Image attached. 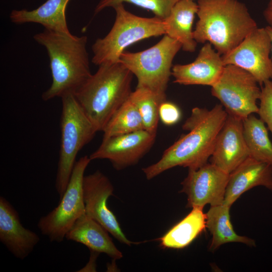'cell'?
Here are the masks:
<instances>
[{"label": "cell", "instance_id": "1", "mask_svg": "<svg viewBox=\"0 0 272 272\" xmlns=\"http://www.w3.org/2000/svg\"><path fill=\"white\" fill-rule=\"evenodd\" d=\"M228 113L222 104L211 109L194 107L182 125V134L163 153L160 159L143 169L147 179L176 166L197 169L208 163Z\"/></svg>", "mask_w": 272, "mask_h": 272}, {"label": "cell", "instance_id": "2", "mask_svg": "<svg viewBox=\"0 0 272 272\" xmlns=\"http://www.w3.org/2000/svg\"><path fill=\"white\" fill-rule=\"evenodd\" d=\"M34 39L48 53L52 83L42 95L44 101L74 93L91 76L87 37L45 29Z\"/></svg>", "mask_w": 272, "mask_h": 272}, {"label": "cell", "instance_id": "3", "mask_svg": "<svg viewBox=\"0 0 272 272\" xmlns=\"http://www.w3.org/2000/svg\"><path fill=\"white\" fill-rule=\"evenodd\" d=\"M197 43H210L223 55L257 27L246 6L238 0H197Z\"/></svg>", "mask_w": 272, "mask_h": 272}, {"label": "cell", "instance_id": "4", "mask_svg": "<svg viewBox=\"0 0 272 272\" xmlns=\"http://www.w3.org/2000/svg\"><path fill=\"white\" fill-rule=\"evenodd\" d=\"M133 74L119 61L102 64L74 93L97 131H103L116 111L128 98Z\"/></svg>", "mask_w": 272, "mask_h": 272}, {"label": "cell", "instance_id": "5", "mask_svg": "<svg viewBox=\"0 0 272 272\" xmlns=\"http://www.w3.org/2000/svg\"><path fill=\"white\" fill-rule=\"evenodd\" d=\"M112 8L115 19L112 28L105 37L98 38L92 47V61L98 66L119 61L125 48L134 43L165 34L162 19L135 15L126 10L123 4Z\"/></svg>", "mask_w": 272, "mask_h": 272}, {"label": "cell", "instance_id": "6", "mask_svg": "<svg viewBox=\"0 0 272 272\" xmlns=\"http://www.w3.org/2000/svg\"><path fill=\"white\" fill-rule=\"evenodd\" d=\"M61 99L60 145L55 183L59 199L67 186L78 153L98 131L73 94Z\"/></svg>", "mask_w": 272, "mask_h": 272}, {"label": "cell", "instance_id": "7", "mask_svg": "<svg viewBox=\"0 0 272 272\" xmlns=\"http://www.w3.org/2000/svg\"><path fill=\"white\" fill-rule=\"evenodd\" d=\"M181 48L179 42L164 35L160 41L147 49L138 52L124 51L119 61L135 76L137 87L148 89L166 99L172 61Z\"/></svg>", "mask_w": 272, "mask_h": 272}, {"label": "cell", "instance_id": "8", "mask_svg": "<svg viewBox=\"0 0 272 272\" xmlns=\"http://www.w3.org/2000/svg\"><path fill=\"white\" fill-rule=\"evenodd\" d=\"M91 161L87 155L76 161L59 204L38 222L42 234L51 242H62L76 221L86 213L83 182L85 170Z\"/></svg>", "mask_w": 272, "mask_h": 272}, {"label": "cell", "instance_id": "9", "mask_svg": "<svg viewBox=\"0 0 272 272\" xmlns=\"http://www.w3.org/2000/svg\"><path fill=\"white\" fill-rule=\"evenodd\" d=\"M255 78L247 71L234 65L228 64L211 88L213 96L221 102L228 114L242 120L257 113L261 90Z\"/></svg>", "mask_w": 272, "mask_h": 272}, {"label": "cell", "instance_id": "10", "mask_svg": "<svg viewBox=\"0 0 272 272\" xmlns=\"http://www.w3.org/2000/svg\"><path fill=\"white\" fill-rule=\"evenodd\" d=\"M271 41L265 28H257L235 48L222 55L225 65L232 64L251 74L261 87L272 79Z\"/></svg>", "mask_w": 272, "mask_h": 272}, {"label": "cell", "instance_id": "11", "mask_svg": "<svg viewBox=\"0 0 272 272\" xmlns=\"http://www.w3.org/2000/svg\"><path fill=\"white\" fill-rule=\"evenodd\" d=\"M229 174L212 163L197 169H188L181 182L180 192L187 195V208H203L223 203Z\"/></svg>", "mask_w": 272, "mask_h": 272}, {"label": "cell", "instance_id": "12", "mask_svg": "<svg viewBox=\"0 0 272 272\" xmlns=\"http://www.w3.org/2000/svg\"><path fill=\"white\" fill-rule=\"evenodd\" d=\"M113 189L108 178L99 170L84 176L83 190L86 214L118 241L130 246L134 243L125 236L116 217L108 208L107 200L112 195Z\"/></svg>", "mask_w": 272, "mask_h": 272}, {"label": "cell", "instance_id": "13", "mask_svg": "<svg viewBox=\"0 0 272 272\" xmlns=\"http://www.w3.org/2000/svg\"><path fill=\"white\" fill-rule=\"evenodd\" d=\"M156 134L145 129L103 138L91 160L107 159L116 170L136 164L153 145Z\"/></svg>", "mask_w": 272, "mask_h": 272}, {"label": "cell", "instance_id": "14", "mask_svg": "<svg viewBox=\"0 0 272 272\" xmlns=\"http://www.w3.org/2000/svg\"><path fill=\"white\" fill-rule=\"evenodd\" d=\"M250 157L243 132V120L228 114L217 136L211 163L228 174Z\"/></svg>", "mask_w": 272, "mask_h": 272}, {"label": "cell", "instance_id": "15", "mask_svg": "<svg viewBox=\"0 0 272 272\" xmlns=\"http://www.w3.org/2000/svg\"><path fill=\"white\" fill-rule=\"evenodd\" d=\"M225 66L222 56L210 43L206 42L194 61L173 65L172 76L174 82L180 85L212 87L220 78Z\"/></svg>", "mask_w": 272, "mask_h": 272}, {"label": "cell", "instance_id": "16", "mask_svg": "<svg viewBox=\"0 0 272 272\" xmlns=\"http://www.w3.org/2000/svg\"><path fill=\"white\" fill-rule=\"evenodd\" d=\"M38 235L25 228L19 214L4 197H0V241L16 258L24 259L39 242Z\"/></svg>", "mask_w": 272, "mask_h": 272}, {"label": "cell", "instance_id": "17", "mask_svg": "<svg viewBox=\"0 0 272 272\" xmlns=\"http://www.w3.org/2000/svg\"><path fill=\"white\" fill-rule=\"evenodd\" d=\"M258 186L272 191V166L249 157L229 174L224 203L231 207L243 193Z\"/></svg>", "mask_w": 272, "mask_h": 272}, {"label": "cell", "instance_id": "18", "mask_svg": "<svg viewBox=\"0 0 272 272\" xmlns=\"http://www.w3.org/2000/svg\"><path fill=\"white\" fill-rule=\"evenodd\" d=\"M108 232L85 213L76 221L65 238L85 245L92 252L105 253L115 260L120 259L122 254L115 246Z\"/></svg>", "mask_w": 272, "mask_h": 272}, {"label": "cell", "instance_id": "19", "mask_svg": "<svg viewBox=\"0 0 272 272\" xmlns=\"http://www.w3.org/2000/svg\"><path fill=\"white\" fill-rule=\"evenodd\" d=\"M70 1L47 0L32 10H13L10 14V19L17 24L35 23L41 24L46 30L71 33L65 16L66 8Z\"/></svg>", "mask_w": 272, "mask_h": 272}, {"label": "cell", "instance_id": "20", "mask_svg": "<svg viewBox=\"0 0 272 272\" xmlns=\"http://www.w3.org/2000/svg\"><path fill=\"white\" fill-rule=\"evenodd\" d=\"M197 11V4L194 1L180 0L164 20L165 35L179 42L185 51L193 52L196 47L192 25Z\"/></svg>", "mask_w": 272, "mask_h": 272}, {"label": "cell", "instance_id": "21", "mask_svg": "<svg viewBox=\"0 0 272 272\" xmlns=\"http://www.w3.org/2000/svg\"><path fill=\"white\" fill-rule=\"evenodd\" d=\"M231 206L224 202L210 206L206 213V228L212 237L209 250L215 251L224 244L231 242L241 243L249 246H255V242L249 237L240 236L234 231L230 220Z\"/></svg>", "mask_w": 272, "mask_h": 272}, {"label": "cell", "instance_id": "22", "mask_svg": "<svg viewBox=\"0 0 272 272\" xmlns=\"http://www.w3.org/2000/svg\"><path fill=\"white\" fill-rule=\"evenodd\" d=\"M181 221L166 233L160 240L164 248L180 249L190 244L206 228L203 209L193 207Z\"/></svg>", "mask_w": 272, "mask_h": 272}, {"label": "cell", "instance_id": "23", "mask_svg": "<svg viewBox=\"0 0 272 272\" xmlns=\"http://www.w3.org/2000/svg\"><path fill=\"white\" fill-rule=\"evenodd\" d=\"M243 132L250 157L272 166V143L264 122L252 114L243 120Z\"/></svg>", "mask_w": 272, "mask_h": 272}, {"label": "cell", "instance_id": "24", "mask_svg": "<svg viewBox=\"0 0 272 272\" xmlns=\"http://www.w3.org/2000/svg\"><path fill=\"white\" fill-rule=\"evenodd\" d=\"M144 129L139 110L128 98L116 111L103 130V138Z\"/></svg>", "mask_w": 272, "mask_h": 272}, {"label": "cell", "instance_id": "25", "mask_svg": "<svg viewBox=\"0 0 272 272\" xmlns=\"http://www.w3.org/2000/svg\"><path fill=\"white\" fill-rule=\"evenodd\" d=\"M129 97L139 110L144 129L156 134L160 120V105L166 99L148 89L137 87L131 92Z\"/></svg>", "mask_w": 272, "mask_h": 272}, {"label": "cell", "instance_id": "26", "mask_svg": "<svg viewBox=\"0 0 272 272\" xmlns=\"http://www.w3.org/2000/svg\"><path fill=\"white\" fill-rule=\"evenodd\" d=\"M180 0H100L94 9L96 15L107 8L124 3L152 12L155 16L164 20L169 15L173 6Z\"/></svg>", "mask_w": 272, "mask_h": 272}, {"label": "cell", "instance_id": "27", "mask_svg": "<svg viewBox=\"0 0 272 272\" xmlns=\"http://www.w3.org/2000/svg\"><path fill=\"white\" fill-rule=\"evenodd\" d=\"M257 114L272 134V81H266L261 86Z\"/></svg>", "mask_w": 272, "mask_h": 272}, {"label": "cell", "instance_id": "28", "mask_svg": "<svg viewBox=\"0 0 272 272\" xmlns=\"http://www.w3.org/2000/svg\"><path fill=\"white\" fill-rule=\"evenodd\" d=\"M159 119L166 125H172L177 123L181 117V112L175 104L165 101L160 105Z\"/></svg>", "mask_w": 272, "mask_h": 272}, {"label": "cell", "instance_id": "29", "mask_svg": "<svg viewBox=\"0 0 272 272\" xmlns=\"http://www.w3.org/2000/svg\"><path fill=\"white\" fill-rule=\"evenodd\" d=\"M265 19L269 24V26L272 28V0H271L263 13Z\"/></svg>", "mask_w": 272, "mask_h": 272}, {"label": "cell", "instance_id": "30", "mask_svg": "<svg viewBox=\"0 0 272 272\" xmlns=\"http://www.w3.org/2000/svg\"><path fill=\"white\" fill-rule=\"evenodd\" d=\"M266 31L267 32V34L270 38V41H271V51L272 54V28L270 27L269 26H267L265 28Z\"/></svg>", "mask_w": 272, "mask_h": 272}, {"label": "cell", "instance_id": "31", "mask_svg": "<svg viewBox=\"0 0 272 272\" xmlns=\"http://www.w3.org/2000/svg\"><path fill=\"white\" fill-rule=\"evenodd\" d=\"M192 1H194V0H192Z\"/></svg>", "mask_w": 272, "mask_h": 272}]
</instances>
